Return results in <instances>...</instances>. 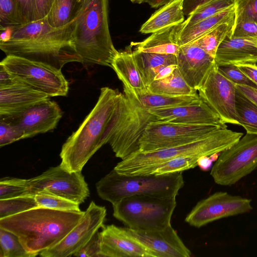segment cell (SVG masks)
Listing matches in <instances>:
<instances>
[{
  "mask_svg": "<svg viewBox=\"0 0 257 257\" xmlns=\"http://www.w3.org/2000/svg\"><path fill=\"white\" fill-rule=\"evenodd\" d=\"M29 195L47 194L59 196L79 204L89 195L87 183L81 171L69 172L60 165L41 175L27 179Z\"/></svg>",
  "mask_w": 257,
  "mask_h": 257,
  "instance_id": "7c38bea8",
  "label": "cell"
},
{
  "mask_svg": "<svg viewBox=\"0 0 257 257\" xmlns=\"http://www.w3.org/2000/svg\"><path fill=\"white\" fill-rule=\"evenodd\" d=\"M177 58L181 76L190 87L198 91L215 63L214 58L191 43L181 46Z\"/></svg>",
  "mask_w": 257,
  "mask_h": 257,
  "instance_id": "ac0fdd59",
  "label": "cell"
},
{
  "mask_svg": "<svg viewBox=\"0 0 257 257\" xmlns=\"http://www.w3.org/2000/svg\"><path fill=\"white\" fill-rule=\"evenodd\" d=\"M157 121L123 87L108 131L109 141L116 157L124 160L139 150V142L151 122Z\"/></svg>",
  "mask_w": 257,
  "mask_h": 257,
  "instance_id": "52a82bcc",
  "label": "cell"
},
{
  "mask_svg": "<svg viewBox=\"0 0 257 257\" xmlns=\"http://www.w3.org/2000/svg\"><path fill=\"white\" fill-rule=\"evenodd\" d=\"M219 71L235 85H242L257 88V86L239 68L237 65L218 66Z\"/></svg>",
  "mask_w": 257,
  "mask_h": 257,
  "instance_id": "b9f144b4",
  "label": "cell"
},
{
  "mask_svg": "<svg viewBox=\"0 0 257 257\" xmlns=\"http://www.w3.org/2000/svg\"><path fill=\"white\" fill-rule=\"evenodd\" d=\"M234 25L235 17L217 25L191 43L197 45L214 58L221 43L226 36H231Z\"/></svg>",
  "mask_w": 257,
  "mask_h": 257,
  "instance_id": "f546056e",
  "label": "cell"
},
{
  "mask_svg": "<svg viewBox=\"0 0 257 257\" xmlns=\"http://www.w3.org/2000/svg\"><path fill=\"white\" fill-rule=\"evenodd\" d=\"M84 213L39 206L1 218L0 228L15 234L31 257H34L59 243Z\"/></svg>",
  "mask_w": 257,
  "mask_h": 257,
  "instance_id": "3957f363",
  "label": "cell"
},
{
  "mask_svg": "<svg viewBox=\"0 0 257 257\" xmlns=\"http://www.w3.org/2000/svg\"><path fill=\"white\" fill-rule=\"evenodd\" d=\"M121 95L117 89L101 88L93 108L62 146L60 165L63 169L81 171L91 157L108 143L109 127Z\"/></svg>",
  "mask_w": 257,
  "mask_h": 257,
  "instance_id": "7a4b0ae2",
  "label": "cell"
},
{
  "mask_svg": "<svg viewBox=\"0 0 257 257\" xmlns=\"http://www.w3.org/2000/svg\"><path fill=\"white\" fill-rule=\"evenodd\" d=\"M111 68L123 87L138 92L147 89L134 59L131 47L119 52L113 60Z\"/></svg>",
  "mask_w": 257,
  "mask_h": 257,
  "instance_id": "d4e9b609",
  "label": "cell"
},
{
  "mask_svg": "<svg viewBox=\"0 0 257 257\" xmlns=\"http://www.w3.org/2000/svg\"><path fill=\"white\" fill-rule=\"evenodd\" d=\"M98 232L101 257H153L151 252L123 228L103 225Z\"/></svg>",
  "mask_w": 257,
  "mask_h": 257,
  "instance_id": "d6986e66",
  "label": "cell"
},
{
  "mask_svg": "<svg viewBox=\"0 0 257 257\" xmlns=\"http://www.w3.org/2000/svg\"><path fill=\"white\" fill-rule=\"evenodd\" d=\"M235 0H212L197 8L185 20V27L214 16L235 6Z\"/></svg>",
  "mask_w": 257,
  "mask_h": 257,
  "instance_id": "836d02e7",
  "label": "cell"
},
{
  "mask_svg": "<svg viewBox=\"0 0 257 257\" xmlns=\"http://www.w3.org/2000/svg\"><path fill=\"white\" fill-rule=\"evenodd\" d=\"M251 199L217 192L199 202L186 216L185 221L199 228L215 220L248 212L252 209Z\"/></svg>",
  "mask_w": 257,
  "mask_h": 257,
  "instance_id": "5bb4252c",
  "label": "cell"
},
{
  "mask_svg": "<svg viewBox=\"0 0 257 257\" xmlns=\"http://www.w3.org/2000/svg\"><path fill=\"white\" fill-rule=\"evenodd\" d=\"M62 116V111L54 101H41L15 115L0 117V120L13 123L23 131L25 139L54 130Z\"/></svg>",
  "mask_w": 257,
  "mask_h": 257,
  "instance_id": "2e32d148",
  "label": "cell"
},
{
  "mask_svg": "<svg viewBox=\"0 0 257 257\" xmlns=\"http://www.w3.org/2000/svg\"><path fill=\"white\" fill-rule=\"evenodd\" d=\"M73 255L78 257H101L98 231Z\"/></svg>",
  "mask_w": 257,
  "mask_h": 257,
  "instance_id": "ee69618b",
  "label": "cell"
},
{
  "mask_svg": "<svg viewBox=\"0 0 257 257\" xmlns=\"http://www.w3.org/2000/svg\"><path fill=\"white\" fill-rule=\"evenodd\" d=\"M55 0H35L37 20L45 18L50 13Z\"/></svg>",
  "mask_w": 257,
  "mask_h": 257,
  "instance_id": "bcb514c9",
  "label": "cell"
},
{
  "mask_svg": "<svg viewBox=\"0 0 257 257\" xmlns=\"http://www.w3.org/2000/svg\"><path fill=\"white\" fill-rule=\"evenodd\" d=\"M0 257H31V255L15 234L0 228Z\"/></svg>",
  "mask_w": 257,
  "mask_h": 257,
  "instance_id": "8d00e7d4",
  "label": "cell"
},
{
  "mask_svg": "<svg viewBox=\"0 0 257 257\" xmlns=\"http://www.w3.org/2000/svg\"><path fill=\"white\" fill-rule=\"evenodd\" d=\"M39 207L35 196L26 195L12 198L0 199V219Z\"/></svg>",
  "mask_w": 257,
  "mask_h": 257,
  "instance_id": "e575fe53",
  "label": "cell"
},
{
  "mask_svg": "<svg viewBox=\"0 0 257 257\" xmlns=\"http://www.w3.org/2000/svg\"><path fill=\"white\" fill-rule=\"evenodd\" d=\"M213 161L210 156H202L198 159L197 166L201 170L207 171L210 168Z\"/></svg>",
  "mask_w": 257,
  "mask_h": 257,
  "instance_id": "f5cc1de1",
  "label": "cell"
},
{
  "mask_svg": "<svg viewBox=\"0 0 257 257\" xmlns=\"http://www.w3.org/2000/svg\"><path fill=\"white\" fill-rule=\"evenodd\" d=\"M23 14L29 22L37 20L35 0H17Z\"/></svg>",
  "mask_w": 257,
  "mask_h": 257,
  "instance_id": "f6af8a7d",
  "label": "cell"
},
{
  "mask_svg": "<svg viewBox=\"0 0 257 257\" xmlns=\"http://www.w3.org/2000/svg\"><path fill=\"white\" fill-rule=\"evenodd\" d=\"M80 0H55L53 6L47 17L49 23L53 27L65 26L74 19Z\"/></svg>",
  "mask_w": 257,
  "mask_h": 257,
  "instance_id": "1f68e13d",
  "label": "cell"
},
{
  "mask_svg": "<svg viewBox=\"0 0 257 257\" xmlns=\"http://www.w3.org/2000/svg\"><path fill=\"white\" fill-rule=\"evenodd\" d=\"M29 22L22 13L17 0H0V26L3 30Z\"/></svg>",
  "mask_w": 257,
  "mask_h": 257,
  "instance_id": "d6a6232c",
  "label": "cell"
},
{
  "mask_svg": "<svg viewBox=\"0 0 257 257\" xmlns=\"http://www.w3.org/2000/svg\"><path fill=\"white\" fill-rule=\"evenodd\" d=\"M214 61L217 66L256 64L257 43L227 36L219 46Z\"/></svg>",
  "mask_w": 257,
  "mask_h": 257,
  "instance_id": "7402d4cb",
  "label": "cell"
},
{
  "mask_svg": "<svg viewBox=\"0 0 257 257\" xmlns=\"http://www.w3.org/2000/svg\"><path fill=\"white\" fill-rule=\"evenodd\" d=\"M128 90L132 96L142 106L148 110L156 108L172 107L189 105L197 103L200 100L198 94L173 96L154 93L150 92L148 89L138 92Z\"/></svg>",
  "mask_w": 257,
  "mask_h": 257,
  "instance_id": "4316f807",
  "label": "cell"
},
{
  "mask_svg": "<svg viewBox=\"0 0 257 257\" xmlns=\"http://www.w3.org/2000/svg\"><path fill=\"white\" fill-rule=\"evenodd\" d=\"M235 85L238 90L257 105V88L242 85Z\"/></svg>",
  "mask_w": 257,
  "mask_h": 257,
  "instance_id": "f907efd6",
  "label": "cell"
},
{
  "mask_svg": "<svg viewBox=\"0 0 257 257\" xmlns=\"http://www.w3.org/2000/svg\"><path fill=\"white\" fill-rule=\"evenodd\" d=\"M200 98L224 123L239 125L235 110L236 87L215 63L198 90Z\"/></svg>",
  "mask_w": 257,
  "mask_h": 257,
  "instance_id": "4fadbf2b",
  "label": "cell"
},
{
  "mask_svg": "<svg viewBox=\"0 0 257 257\" xmlns=\"http://www.w3.org/2000/svg\"><path fill=\"white\" fill-rule=\"evenodd\" d=\"M235 24L243 21L257 23V0H235Z\"/></svg>",
  "mask_w": 257,
  "mask_h": 257,
  "instance_id": "ab89813d",
  "label": "cell"
},
{
  "mask_svg": "<svg viewBox=\"0 0 257 257\" xmlns=\"http://www.w3.org/2000/svg\"><path fill=\"white\" fill-rule=\"evenodd\" d=\"M176 204L175 197L132 195L112 204L113 216L134 230H162L171 224Z\"/></svg>",
  "mask_w": 257,
  "mask_h": 257,
  "instance_id": "ba28073f",
  "label": "cell"
},
{
  "mask_svg": "<svg viewBox=\"0 0 257 257\" xmlns=\"http://www.w3.org/2000/svg\"><path fill=\"white\" fill-rule=\"evenodd\" d=\"M243 136L227 127L221 128L197 141L148 153L136 152L118 163L114 169L127 175H147L157 165L172 159L189 156H210L220 154Z\"/></svg>",
  "mask_w": 257,
  "mask_h": 257,
  "instance_id": "5b68a950",
  "label": "cell"
},
{
  "mask_svg": "<svg viewBox=\"0 0 257 257\" xmlns=\"http://www.w3.org/2000/svg\"><path fill=\"white\" fill-rule=\"evenodd\" d=\"M235 17V7L227 9L214 16L203 19L189 26L184 27L179 37L180 46L194 41L221 23Z\"/></svg>",
  "mask_w": 257,
  "mask_h": 257,
  "instance_id": "83f0119b",
  "label": "cell"
},
{
  "mask_svg": "<svg viewBox=\"0 0 257 257\" xmlns=\"http://www.w3.org/2000/svg\"><path fill=\"white\" fill-rule=\"evenodd\" d=\"M235 110L239 125L246 133L257 134V105L236 88Z\"/></svg>",
  "mask_w": 257,
  "mask_h": 257,
  "instance_id": "4dcf8cb0",
  "label": "cell"
},
{
  "mask_svg": "<svg viewBox=\"0 0 257 257\" xmlns=\"http://www.w3.org/2000/svg\"><path fill=\"white\" fill-rule=\"evenodd\" d=\"M151 92L173 96L197 94L186 83L177 68L170 76L153 81L148 87Z\"/></svg>",
  "mask_w": 257,
  "mask_h": 257,
  "instance_id": "f1b7e54d",
  "label": "cell"
},
{
  "mask_svg": "<svg viewBox=\"0 0 257 257\" xmlns=\"http://www.w3.org/2000/svg\"><path fill=\"white\" fill-rule=\"evenodd\" d=\"M257 168V134H248L222 152L210 175L220 185L231 186Z\"/></svg>",
  "mask_w": 257,
  "mask_h": 257,
  "instance_id": "30bf717a",
  "label": "cell"
},
{
  "mask_svg": "<svg viewBox=\"0 0 257 257\" xmlns=\"http://www.w3.org/2000/svg\"><path fill=\"white\" fill-rule=\"evenodd\" d=\"M1 64L19 81L52 96H66L69 83L61 70L49 64L7 55Z\"/></svg>",
  "mask_w": 257,
  "mask_h": 257,
  "instance_id": "9c48e42d",
  "label": "cell"
},
{
  "mask_svg": "<svg viewBox=\"0 0 257 257\" xmlns=\"http://www.w3.org/2000/svg\"><path fill=\"white\" fill-rule=\"evenodd\" d=\"M50 97L18 80L11 85L0 86V117L16 115Z\"/></svg>",
  "mask_w": 257,
  "mask_h": 257,
  "instance_id": "44dd1931",
  "label": "cell"
},
{
  "mask_svg": "<svg viewBox=\"0 0 257 257\" xmlns=\"http://www.w3.org/2000/svg\"><path fill=\"white\" fill-rule=\"evenodd\" d=\"M157 121L190 124H210L227 127L219 116L201 99L191 104L149 110Z\"/></svg>",
  "mask_w": 257,
  "mask_h": 257,
  "instance_id": "ffe728a7",
  "label": "cell"
},
{
  "mask_svg": "<svg viewBox=\"0 0 257 257\" xmlns=\"http://www.w3.org/2000/svg\"><path fill=\"white\" fill-rule=\"evenodd\" d=\"M222 127L210 124H190L155 121L146 128L139 142L141 153H148L188 144Z\"/></svg>",
  "mask_w": 257,
  "mask_h": 257,
  "instance_id": "8fae6325",
  "label": "cell"
},
{
  "mask_svg": "<svg viewBox=\"0 0 257 257\" xmlns=\"http://www.w3.org/2000/svg\"><path fill=\"white\" fill-rule=\"evenodd\" d=\"M132 52L137 68L147 88L154 80L157 74L165 67L177 64V56L174 55L143 52L135 50H132Z\"/></svg>",
  "mask_w": 257,
  "mask_h": 257,
  "instance_id": "484cf974",
  "label": "cell"
},
{
  "mask_svg": "<svg viewBox=\"0 0 257 257\" xmlns=\"http://www.w3.org/2000/svg\"><path fill=\"white\" fill-rule=\"evenodd\" d=\"M177 68V65L176 64H172L165 67L157 74L154 80L162 79L170 76Z\"/></svg>",
  "mask_w": 257,
  "mask_h": 257,
  "instance_id": "816d5d0a",
  "label": "cell"
},
{
  "mask_svg": "<svg viewBox=\"0 0 257 257\" xmlns=\"http://www.w3.org/2000/svg\"><path fill=\"white\" fill-rule=\"evenodd\" d=\"M29 195L27 179L4 178L0 180V199Z\"/></svg>",
  "mask_w": 257,
  "mask_h": 257,
  "instance_id": "f35d334b",
  "label": "cell"
},
{
  "mask_svg": "<svg viewBox=\"0 0 257 257\" xmlns=\"http://www.w3.org/2000/svg\"><path fill=\"white\" fill-rule=\"evenodd\" d=\"M184 27V22L152 33L144 41L133 42L131 45L134 50L140 52L177 56L181 47L179 37Z\"/></svg>",
  "mask_w": 257,
  "mask_h": 257,
  "instance_id": "603a6c76",
  "label": "cell"
},
{
  "mask_svg": "<svg viewBox=\"0 0 257 257\" xmlns=\"http://www.w3.org/2000/svg\"><path fill=\"white\" fill-rule=\"evenodd\" d=\"M17 81L16 77L0 64V86L11 85Z\"/></svg>",
  "mask_w": 257,
  "mask_h": 257,
  "instance_id": "681fc988",
  "label": "cell"
},
{
  "mask_svg": "<svg viewBox=\"0 0 257 257\" xmlns=\"http://www.w3.org/2000/svg\"><path fill=\"white\" fill-rule=\"evenodd\" d=\"M108 0H80L72 20L76 51L84 65L111 67L118 53L110 34Z\"/></svg>",
  "mask_w": 257,
  "mask_h": 257,
  "instance_id": "277c9868",
  "label": "cell"
},
{
  "mask_svg": "<svg viewBox=\"0 0 257 257\" xmlns=\"http://www.w3.org/2000/svg\"><path fill=\"white\" fill-rule=\"evenodd\" d=\"M171 1V0H149L148 3L152 8H157L165 5Z\"/></svg>",
  "mask_w": 257,
  "mask_h": 257,
  "instance_id": "db71d44e",
  "label": "cell"
},
{
  "mask_svg": "<svg viewBox=\"0 0 257 257\" xmlns=\"http://www.w3.org/2000/svg\"><path fill=\"white\" fill-rule=\"evenodd\" d=\"M212 0H184L183 11L185 16H188L200 6Z\"/></svg>",
  "mask_w": 257,
  "mask_h": 257,
  "instance_id": "c3c4849f",
  "label": "cell"
},
{
  "mask_svg": "<svg viewBox=\"0 0 257 257\" xmlns=\"http://www.w3.org/2000/svg\"><path fill=\"white\" fill-rule=\"evenodd\" d=\"M231 37L244 38L257 43V23L247 21L235 24Z\"/></svg>",
  "mask_w": 257,
  "mask_h": 257,
  "instance_id": "7bdbcfd3",
  "label": "cell"
},
{
  "mask_svg": "<svg viewBox=\"0 0 257 257\" xmlns=\"http://www.w3.org/2000/svg\"><path fill=\"white\" fill-rule=\"evenodd\" d=\"M239 68L257 86V65L246 64L237 65Z\"/></svg>",
  "mask_w": 257,
  "mask_h": 257,
  "instance_id": "7dc6e473",
  "label": "cell"
},
{
  "mask_svg": "<svg viewBox=\"0 0 257 257\" xmlns=\"http://www.w3.org/2000/svg\"><path fill=\"white\" fill-rule=\"evenodd\" d=\"M132 237L141 243L153 257H189L191 252L171 224L162 230H136L123 228Z\"/></svg>",
  "mask_w": 257,
  "mask_h": 257,
  "instance_id": "e0dca14e",
  "label": "cell"
},
{
  "mask_svg": "<svg viewBox=\"0 0 257 257\" xmlns=\"http://www.w3.org/2000/svg\"><path fill=\"white\" fill-rule=\"evenodd\" d=\"M39 206L60 211H80L79 204L66 198L51 194L35 195Z\"/></svg>",
  "mask_w": 257,
  "mask_h": 257,
  "instance_id": "74e56055",
  "label": "cell"
},
{
  "mask_svg": "<svg viewBox=\"0 0 257 257\" xmlns=\"http://www.w3.org/2000/svg\"><path fill=\"white\" fill-rule=\"evenodd\" d=\"M132 3L136 4H142L144 3H147L149 1V0H130Z\"/></svg>",
  "mask_w": 257,
  "mask_h": 257,
  "instance_id": "11a10c76",
  "label": "cell"
},
{
  "mask_svg": "<svg viewBox=\"0 0 257 257\" xmlns=\"http://www.w3.org/2000/svg\"><path fill=\"white\" fill-rule=\"evenodd\" d=\"M0 48L14 55L49 64L61 69L72 62L81 63L72 35V20L59 28L47 17L3 30Z\"/></svg>",
  "mask_w": 257,
  "mask_h": 257,
  "instance_id": "6da1fadb",
  "label": "cell"
},
{
  "mask_svg": "<svg viewBox=\"0 0 257 257\" xmlns=\"http://www.w3.org/2000/svg\"><path fill=\"white\" fill-rule=\"evenodd\" d=\"M184 0H171L156 11L142 26V34H152L180 24L184 20Z\"/></svg>",
  "mask_w": 257,
  "mask_h": 257,
  "instance_id": "cb8c5ba5",
  "label": "cell"
},
{
  "mask_svg": "<svg viewBox=\"0 0 257 257\" xmlns=\"http://www.w3.org/2000/svg\"><path fill=\"white\" fill-rule=\"evenodd\" d=\"M184 184L182 172L127 175L118 173L113 169L96 183V189L101 199L113 204L123 198L135 195L176 197Z\"/></svg>",
  "mask_w": 257,
  "mask_h": 257,
  "instance_id": "8992f818",
  "label": "cell"
},
{
  "mask_svg": "<svg viewBox=\"0 0 257 257\" xmlns=\"http://www.w3.org/2000/svg\"><path fill=\"white\" fill-rule=\"evenodd\" d=\"M200 157L189 156L175 158L157 165L147 175H164L182 172L197 166V161Z\"/></svg>",
  "mask_w": 257,
  "mask_h": 257,
  "instance_id": "d590c367",
  "label": "cell"
},
{
  "mask_svg": "<svg viewBox=\"0 0 257 257\" xmlns=\"http://www.w3.org/2000/svg\"><path fill=\"white\" fill-rule=\"evenodd\" d=\"M25 139L23 131L17 125L0 120V147Z\"/></svg>",
  "mask_w": 257,
  "mask_h": 257,
  "instance_id": "60d3db41",
  "label": "cell"
},
{
  "mask_svg": "<svg viewBox=\"0 0 257 257\" xmlns=\"http://www.w3.org/2000/svg\"><path fill=\"white\" fill-rule=\"evenodd\" d=\"M106 215L105 207L91 201L80 221L57 244L41 252L42 257H67L73 255L102 228Z\"/></svg>",
  "mask_w": 257,
  "mask_h": 257,
  "instance_id": "9a60e30c",
  "label": "cell"
}]
</instances>
